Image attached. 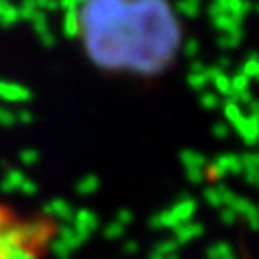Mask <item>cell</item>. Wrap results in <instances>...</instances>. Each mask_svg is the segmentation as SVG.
Returning <instances> with one entry per match:
<instances>
[{
	"label": "cell",
	"instance_id": "6da1fadb",
	"mask_svg": "<svg viewBox=\"0 0 259 259\" xmlns=\"http://www.w3.org/2000/svg\"><path fill=\"white\" fill-rule=\"evenodd\" d=\"M43 239V225H21V221L0 206V259L35 257L33 243Z\"/></svg>",
	"mask_w": 259,
	"mask_h": 259
}]
</instances>
